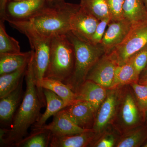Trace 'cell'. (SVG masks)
Wrapping results in <instances>:
<instances>
[{"label":"cell","instance_id":"12","mask_svg":"<svg viewBox=\"0 0 147 147\" xmlns=\"http://www.w3.org/2000/svg\"><path fill=\"white\" fill-rule=\"evenodd\" d=\"M132 28L130 22L124 18L119 21H110L100 43L105 54L111 53L119 45Z\"/></svg>","mask_w":147,"mask_h":147},{"label":"cell","instance_id":"37","mask_svg":"<svg viewBox=\"0 0 147 147\" xmlns=\"http://www.w3.org/2000/svg\"><path fill=\"white\" fill-rule=\"evenodd\" d=\"M143 1L147 9V0H143Z\"/></svg>","mask_w":147,"mask_h":147},{"label":"cell","instance_id":"35","mask_svg":"<svg viewBox=\"0 0 147 147\" xmlns=\"http://www.w3.org/2000/svg\"><path fill=\"white\" fill-rule=\"evenodd\" d=\"M139 84H142V85H146L147 86V78L144 79L139 80Z\"/></svg>","mask_w":147,"mask_h":147},{"label":"cell","instance_id":"13","mask_svg":"<svg viewBox=\"0 0 147 147\" xmlns=\"http://www.w3.org/2000/svg\"><path fill=\"white\" fill-rule=\"evenodd\" d=\"M36 129L48 130L51 133L52 136H63L79 134L90 129H84L78 126L63 109L54 116L51 123L32 129V130Z\"/></svg>","mask_w":147,"mask_h":147},{"label":"cell","instance_id":"23","mask_svg":"<svg viewBox=\"0 0 147 147\" xmlns=\"http://www.w3.org/2000/svg\"><path fill=\"white\" fill-rule=\"evenodd\" d=\"M139 76L137 75L130 59L122 65H117L112 85L109 89L121 88L139 82Z\"/></svg>","mask_w":147,"mask_h":147},{"label":"cell","instance_id":"25","mask_svg":"<svg viewBox=\"0 0 147 147\" xmlns=\"http://www.w3.org/2000/svg\"><path fill=\"white\" fill-rule=\"evenodd\" d=\"M52 135L48 130H32L29 136L24 138L15 146L18 147H47L49 146Z\"/></svg>","mask_w":147,"mask_h":147},{"label":"cell","instance_id":"20","mask_svg":"<svg viewBox=\"0 0 147 147\" xmlns=\"http://www.w3.org/2000/svg\"><path fill=\"white\" fill-rule=\"evenodd\" d=\"M43 91L46 101V110L33 125L32 129L43 126L50 117L67 106L63 99L54 92L46 89H43Z\"/></svg>","mask_w":147,"mask_h":147},{"label":"cell","instance_id":"32","mask_svg":"<svg viewBox=\"0 0 147 147\" xmlns=\"http://www.w3.org/2000/svg\"><path fill=\"white\" fill-rule=\"evenodd\" d=\"M111 21V18H108L100 21L92 37L90 43L97 45L101 43L102 38L106 31V28Z\"/></svg>","mask_w":147,"mask_h":147},{"label":"cell","instance_id":"24","mask_svg":"<svg viewBox=\"0 0 147 147\" xmlns=\"http://www.w3.org/2000/svg\"><path fill=\"white\" fill-rule=\"evenodd\" d=\"M28 65L15 71L0 75V98L17 88L26 75Z\"/></svg>","mask_w":147,"mask_h":147},{"label":"cell","instance_id":"34","mask_svg":"<svg viewBox=\"0 0 147 147\" xmlns=\"http://www.w3.org/2000/svg\"><path fill=\"white\" fill-rule=\"evenodd\" d=\"M147 78V66L142 71V73H141L140 77H139V80L144 79L145 78Z\"/></svg>","mask_w":147,"mask_h":147},{"label":"cell","instance_id":"19","mask_svg":"<svg viewBox=\"0 0 147 147\" xmlns=\"http://www.w3.org/2000/svg\"><path fill=\"white\" fill-rule=\"evenodd\" d=\"M43 89L54 92L63 99L67 106L76 100V93L68 85L59 80L44 77L40 85V90L41 94L44 96Z\"/></svg>","mask_w":147,"mask_h":147},{"label":"cell","instance_id":"30","mask_svg":"<svg viewBox=\"0 0 147 147\" xmlns=\"http://www.w3.org/2000/svg\"><path fill=\"white\" fill-rule=\"evenodd\" d=\"M119 137L115 133L108 131V129L94 141L90 146L95 147H115Z\"/></svg>","mask_w":147,"mask_h":147},{"label":"cell","instance_id":"15","mask_svg":"<svg viewBox=\"0 0 147 147\" xmlns=\"http://www.w3.org/2000/svg\"><path fill=\"white\" fill-rule=\"evenodd\" d=\"M23 80L14 90L0 98V121L2 125L10 126L15 113L22 102L24 94Z\"/></svg>","mask_w":147,"mask_h":147},{"label":"cell","instance_id":"38","mask_svg":"<svg viewBox=\"0 0 147 147\" xmlns=\"http://www.w3.org/2000/svg\"><path fill=\"white\" fill-rule=\"evenodd\" d=\"M142 147H147V139L146 140V142L144 143V144L142 145Z\"/></svg>","mask_w":147,"mask_h":147},{"label":"cell","instance_id":"10","mask_svg":"<svg viewBox=\"0 0 147 147\" xmlns=\"http://www.w3.org/2000/svg\"><path fill=\"white\" fill-rule=\"evenodd\" d=\"M117 65L112 53L105 54L90 69L86 80H90L109 89L113 83Z\"/></svg>","mask_w":147,"mask_h":147},{"label":"cell","instance_id":"22","mask_svg":"<svg viewBox=\"0 0 147 147\" xmlns=\"http://www.w3.org/2000/svg\"><path fill=\"white\" fill-rule=\"evenodd\" d=\"M147 139V123H145L121 134L115 147H141Z\"/></svg>","mask_w":147,"mask_h":147},{"label":"cell","instance_id":"27","mask_svg":"<svg viewBox=\"0 0 147 147\" xmlns=\"http://www.w3.org/2000/svg\"><path fill=\"white\" fill-rule=\"evenodd\" d=\"M5 21H0V54H17L21 53L19 42L7 34Z\"/></svg>","mask_w":147,"mask_h":147},{"label":"cell","instance_id":"1","mask_svg":"<svg viewBox=\"0 0 147 147\" xmlns=\"http://www.w3.org/2000/svg\"><path fill=\"white\" fill-rule=\"evenodd\" d=\"M26 91L21 104L10 126L1 129V146H14L28 135L29 128L40 116V111L45 103L40 97L36 84L34 66V52L28 65L26 75Z\"/></svg>","mask_w":147,"mask_h":147},{"label":"cell","instance_id":"4","mask_svg":"<svg viewBox=\"0 0 147 147\" xmlns=\"http://www.w3.org/2000/svg\"><path fill=\"white\" fill-rule=\"evenodd\" d=\"M9 25L25 35L28 39L34 52V66L38 91L40 94V85L44 78L50 57L51 38L41 34L29 21L8 20Z\"/></svg>","mask_w":147,"mask_h":147},{"label":"cell","instance_id":"17","mask_svg":"<svg viewBox=\"0 0 147 147\" xmlns=\"http://www.w3.org/2000/svg\"><path fill=\"white\" fill-rule=\"evenodd\" d=\"M92 129L71 135L52 136L49 146L51 147H85L90 146L95 139Z\"/></svg>","mask_w":147,"mask_h":147},{"label":"cell","instance_id":"21","mask_svg":"<svg viewBox=\"0 0 147 147\" xmlns=\"http://www.w3.org/2000/svg\"><path fill=\"white\" fill-rule=\"evenodd\" d=\"M32 50L17 54H0V75L9 73L28 64Z\"/></svg>","mask_w":147,"mask_h":147},{"label":"cell","instance_id":"14","mask_svg":"<svg viewBox=\"0 0 147 147\" xmlns=\"http://www.w3.org/2000/svg\"><path fill=\"white\" fill-rule=\"evenodd\" d=\"M64 109L69 117L78 126L84 129H92L96 113L89 103L76 100Z\"/></svg>","mask_w":147,"mask_h":147},{"label":"cell","instance_id":"28","mask_svg":"<svg viewBox=\"0 0 147 147\" xmlns=\"http://www.w3.org/2000/svg\"><path fill=\"white\" fill-rule=\"evenodd\" d=\"M136 97L138 106L146 117L147 113V86L135 82L130 84Z\"/></svg>","mask_w":147,"mask_h":147},{"label":"cell","instance_id":"36","mask_svg":"<svg viewBox=\"0 0 147 147\" xmlns=\"http://www.w3.org/2000/svg\"><path fill=\"white\" fill-rule=\"evenodd\" d=\"M24 1V0H8V1ZM49 2H53L55 0H47Z\"/></svg>","mask_w":147,"mask_h":147},{"label":"cell","instance_id":"8","mask_svg":"<svg viewBox=\"0 0 147 147\" xmlns=\"http://www.w3.org/2000/svg\"><path fill=\"white\" fill-rule=\"evenodd\" d=\"M121 88L108 89L107 96L96 114L92 128L96 135L94 141L113 125L117 109Z\"/></svg>","mask_w":147,"mask_h":147},{"label":"cell","instance_id":"33","mask_svg":"<svg viewBox=\"0 0 147 147\" xmlns=\"http://www.w3.org/2000/svg\"><path fill=\"white\" fill-rule=\"evenodd\" d=\"M8 0H0V15L1 20L5 21V9Z\"/></svg>","mask_w":147,"mask_h":147},{"label":"cell","instance_id":"31","mask_svg":"<svg viewBox=\"0 0 147 147\" xmlns=\"http://www.w3.org/2000/svg\"><path fill=\"white\" fill-rule=\"evenodd\" d=\"M111 16V21L123 19V6L125 0H106Z\"/></svg>","mask_w":147,"mask_h":147},{"label":"cell","instance_id":"18","mask_svg":"<svg viewBox=\"0 0 147 147\" xmlns=\"http://www.w3.org/2000/svg\"><path fill=\"white\" fill-rule=\"evenodd\" d=\"M123 17L132 28L147 24V9L143 0H125Z\"/></svg>","mask_w":147,"mask_h":147},{"label":"cell","instance_id":"39","mask_svg":"<svg viewBox=\"0 0 147 147\" xmlns=\"http://www.w3.org/2000/svg\"><path fill=\"white\" fill-rule=\"evenodd\" d=\"M146 123H147V113L146 114Z\"/></svg>","mask_w":147,"mask_h":147},{"label":"cell","instance_id":"3","mask_svg":"<svg viewBox=\"0 0 147 147\" xmlns=\"http://www.w3.org/2000/svg\"><path fill=\"white\" fill-rule=\"evenodd\" d=\"M75 61L74 46L67 34L52 37L49 63L44 77L65 84L72 75Z\"/></svg>","mask_w":147,"mask_h":147},{"label":"cell","instance_id":"40","mask_svg":"<svg viewBox=\"0 0 147 147\" xmlns=\"http://www.w3.org/2000/svg\"><path fill=\"white\" fill-rule=\"evenodd\" d=\"M64 0H55V1H64Z\"/></svg>","mask_w":147,"mask_h":147},{"label":"cell","instance_id":"6","mask_svg":"<svg viewBox=\"0 0 147 147\" xmlns=\"http://www.w3.org/2000/svg\"><path fill=\"white\" fill-rule=\"evenodd\" d=\"M146 123L130 85L121 87L118 104L113 125L120 134Z\"/></svg>","mask_w":147,"mask_h":147},{"label":"cell","instance_id":"7","mask_svg":"<svg viewBox=\"0 0 147 147\" xmlns=\"http://www.w3.org/2000/svg\"><path fill=\"white\" fill-rule=\"evenodd\" d=\"M147 44V24L132 28L121 43L111 52L118 65L125 63Z\"/></svg>","mask_w":147,"mask_h":147},{"label":"cell","instance_id":"26","mask_svg":"<svg viewBox=\"0 0 147 147\" xmlns=\"http://www.w3.org/2000/svg\"><path fill=\"white\" fill-rule=\"evenodd\" d=\"M79 1L80 7L99 21L106 18H111L106 0Z\"/></svg>","mask_w":147,"mask_h":147},{"label":"cell","instance_id":"9","mask_svg":"<svg viewBox=\"0 0 147 147\" xmlns=\"http://www.w3.org/2000/svg\"><path fill=\"white\" fill-rule=\"evenodd\" d=\"M49 3L47 0L8 1L6 7L5 21H29Z\"/></svg>","mask_w":147,"mask_h":147},{"label":"cell","instance_id":"11","mask_svg":"<svg viewBox=\"0 0 147 147\" xmlns=\"http://www.w3.org/2000/svg\"><path fill=\"white\" fill-rule=\"evenodd\" d=\"M100 21L80 7L74 14L70 23V32L76 38L90 43Z\"/></svg>","mask_w":147,"mask_h":147},{"label":"cell","instance_id":"16","mask_svg":"<svg viewBox=\"0 0 147 147\" xmlns=\"http://www.w3.org/2000/svg\"><path fill=\"white\" fill-rule=\"evenodd\" d=\"M108 89L95 82L86 80L76 92V100L89 103L97 112L107 96Z\"/></svg>","mask_w":147,"mask_h":147},{"label":"cell","instance_id":"29","mask_svg":"<svg viewBox=\"0 0 147 147\" xmlns=\"http://www.w3.org/2000/svg\"><path fill=\"white\" fill-rule=\"evenodd\" d=\"M137 75L140 77L147 66V44L130 58Z\"/></svg>","mask_w":147,"mask_h":147},{"label":"cell","instance_id":"2","mask_svg":"<svg viewBox=\"0 0 147 147\" xmlns=\"http://www.w3.org/2000/svg\"><path fill=\"white\" fill-rule=\"evenodd\" d=\"M80 8L79 4L54 1L49 3L29 21L47 37L67 34L70 31L71 18Z\"/></svg>","mask_w":147,"mask_h":147},{"label":"cell","instance_id":"5","mask_svg":"<svg viewBox=\"0 0 147 147\" xmlns=\"http://www.w3.org/2000/svg\"><path fill=\"white\" fill-rule=\"evenodd\" d=\"M67 35L74 46L75 61L72 75L65 84L76 93L86 81L90 69L105 53L100 43L94 45L82 41L70 31Z\"/></svg>","mask_w":147,"mask_h":147}]
</instances>
